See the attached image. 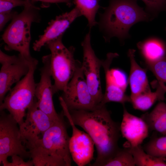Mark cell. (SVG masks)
<instances>
[{
    "instance_id": "cell-12",
    "label": "cell",
    "mask_w": 166,
    "mask_h": 166,
    "mask_svg": "<svg viewBox=\"0 0 166 166\" xmlns=\"http://www.w3.org/2000/svg\"><path fill=\"white\" fill-rule=\"evenodd\" d=\"M26 117L19 127L24 144L29 150L56 120L51 118L39 109L36 98L34 103L27 109Z\"/></svg>"
},
{
    "instance_id": "cell-30",
    "label": "cell",
    "mask_w": 166,
    "mask_h": 166,
    "mask_svg": "<svg viewBox=\"0 0 166 166\" xmlns=\"http://www.w3.org/2000/svg\"><path fill=\"white\" fill-rule=\"evenodd\" d=\"M32 1H38L44 2L51 3H65L68 6H71L73 0H28Z\"/></svg>"
},
{
    "instance_id": "cell-6",
    "label": "cell",
    "mask_w": 166,
    "mask_h": 166,
    "mask_svg": "<svg viewBox=\"0 0 166 166\" xmlns=\"http://www.w3.org/2000/svg\"><path fill=\"white\" fill-rule=\"evenodd\" d=\"M63 34L47 42L45 45L49 49L51 76L54 80V94L65 90L80 62L74 58L75 48H67L62 39Z\"/></svg>"
},
{
    "instance_id": "cell-9",
    "label": "cell",
    "mask_w": 166,
    "mask_h": 166,
    "mask_svg": "<svg viewBox=\"0 0 166 166\" xmlns=\"http://www.w3.org/2000/svg\"><path fill=\"white\" fill-rule=\"evenodd\" d=\"M59 100L64 116L68 119L72 128V135L69 141L72 158L78 166H85L90 163L93 158L94 142L87 133L76 127L61 97H59Z\"/></svg>"
},
{
    "instance_id": "cell-18",
    "label": "cell",
    "mask_w": 166,
    "mask_h": 166,
    "mask_svg": "<svg viewBox=\"0 0 166 166\" xmlns=\"http://www.w3.org/2000/svg\"><path fill=\"white\" fill-rule=\"evenodd\" d=\"M141 117L146 122L149 129L166 135V104L159 102L150 112L143 114Z\"/></svg>"
},
{
    "instance_id": "cell-19",
    "label": "cell",
    "mask_w": 166,
    "mask_h": 166,
    "mask_svg": "<svg viewBox=\"0 0 166 166\" xmlns=\"http://www.w3.org/2000/svg\"><path fill=\"white\" fill-rule=\"evenodd\" d=\"M166 92L165 85L159 83L155 92H152L150 90L142 93L131 98V102L135 109L145 111L150 108L157 101L165 100Z\"/></svg>"
},
{
    "instance_id": "cell-31",
    "label": "cell",
    "mask_w": 166,
    "mask_h": 166,
    "mask_svg": "<svg viewBox=\"0 0 166 166\" xmlns=\"http://www.w3.org/2000/svg\"></svg>"
},
{
    "instance_id": "cell-16",
    "label": "cell",
    "mask_w": 166,
    "mask_h": 166,
    "mask_svg": "<svg viewBox=\"0 0 166 166\" xmlns=\"http://www.w3.org/2000/svg\"><path fill=\"white\" fill-rule=\"evenodd\" d=\"M135 51L134 49H130L128 53L130 62L128 83L131 91V99L150 90L146 74L147 69L141 68L136 62Z\"/></svg>"
},
{
    "instance_id": "cell-8",
    "label": "cell",
    "mask_w": 166,
    "mask_h": 166,
    "mask_svg": "<svg viewBox=\"0 0 166 166\" xmlns=\"http://www.w3.org/2000/svg\"><path fill=\"white\" fill-rule=\"evenodd\" d=\"M61 96L69 110L91 111L98 106L89 91L81 62Z\"/></svg>"
},
{
    "instance_id": "cell-26",
    "label": "cell",
    "mask_w": 166,
    "mask_h": 166,
    "mask_svg": "<svg viewBox=\"0 0 166 166\" xmlns=\"http://www.w3.org/2000/svg\"><path fill=\"white\" fill-rule=\"evenodd\" d=\"M145 4L146 12L155 15L166 11V0H141Z\"/></svg>"
},
{
    "instance_id": "cell-2",
    "label": "cell",
    "mask_w": 166,
    "mask_h": 166,
    "mask_svg": "<svg viewBox=\"0 0 166 166\" xmlns=\"http://www.w3.org/2000/svg\"><path fill=\"white\" fill-rule=\"evenodd\" d=\"M62 111L59 118L29 150L35 166H70V139Z\"/></svg>"
},
{
    "instance_id": "cell-25",
    "label": "cell",
    "mask_w": 166,
    "mask_h": 166,
    "mask_svg": "<svg viewBox=\"0 0 166 166\" xmlns=\"http://www.w3.org/2000/svg\"><path fill=\"white\" fill-rule=\"evenodd\" d=\"M146 64L147 68L154 74L159 83L166 87V56L155 62Z\"/></svg>"
},
{
    "instance_id": "cell-24",
    "label": "cell",
    "mask_w": 166,
    "mask_h": 166,
    "mask_svg": "<svg viewBox=\"0 0 166 166\" xmlns=\"http://www.w3.org/2000/svg\"><path fill=\"white\" fill-rule=\"evenodd\" d=\"M133 156L126 148H120L115 155L105 166H134Z\"/></svg>"
},
{
    "instance_id": "cell-27",
    "label": "cell",
    "mask_w": 166,
    "mask_h": 166,
    "mask_svg": "<svg viewBox=\"0 0 166 166\" xmlns=\"http://www.w3.org/2000/svg\"><path fill=\"white\" fill-rule=\"evenodd\" d=\"M32 2L28 0H0V13L12 10L17 6L24 7Z\"/></svg>"
},
{
    "instance_id": "cell-14",
    "label": "cell",
    "mask_w": 166,
    "mask_h": 166,
    "mask_svg": "<svg viewBox=\"0 0 166 166\" xmlns=\"http://www.w3.org/2000/svg\"><path fill=\"white\" fill-rule=\"evenodd\" d=\"M81 16L79 10L75 7L69 12L57 16L54 19L49 23L43 34L40 35L38 40L33 43L34 50L40 51L47 42L63 35L73 21Z\"/></svg>"
},
{
    "instance_id": "cell-22",
    "label": "cell",
    "mask_w": 166,
    "mask_h": 166,
    "mask_svg": "<svg viewBox=\"0 0 166 166\" xmlns=\"http://www.w3.org/2000/svg\"><path fill=\"white\" fill-rule=\"evenodd\" d=\"M99 0H73L82 15L87 18L90 28L97 24L95 16L99 8Z\"/></svg>"
},
{
    "instance_id": "cell-29",
    "label": "cell",
    "mask_w": 166,
    "mask_h": 166,
    "mask_svg": "<svg viewBox=\"0 0 166 166\" xmlns=\"http://www.w3.org/2000/svg\"><path fill=\"white\" fill-rule=\"evenodd\" d=\"M24 159L21 156L15 155L11 156V162H10L9 166H33L34 163L32 160L25 161Z\"/></svg>"
},
{
    "instance_id": "cell-15",
    "label": "cell",
    "mask_w": 166,
    "mask_h": 166,
    "mask_svg": "<svg viewBox=\"0 0 166 166\" xmlns=\"http://www.w3.org/2000/svg\"><path fill=\"white\" fill-rule=\"evenodd\" d=\"M120 127L121 133L128 141V147L141 145L148 135L149 129L144 121L129 113L124 105Z\"/></svg>"
},
{
    "instance_id": "cell-17",
    "label": "cell",
    "mask_w": 166,
    "mask_h": 166,
    "mask_svg": "<svg viewBox=\"0 0 166 166\" xmlns=\"http://www.w3.org/2000/svg\"><path fill=\"white\" fill-rule=\"evenodd\" d=\"M137 46L145 59L146 64L155 62L165 56L166 45L159 38H148L138 42Z\"/></svg>"
},
{
    "instance_id": "cell-4",
    "label": "cell",
    "mask_w": 166,
    "mask_h": 166,
    "mask_svg": "<svg viewBox=\"0 0 166 166\" xmlns=\"http://www.w3.org/2000/svg\"><path fill=\"white\" fill-rule=\"evenodd\" d=\"M24 7L22 11L12 19L2 35V38L6 44V50L17 51L30 62L35 59L31 56L30 52V28L32 23L40 21V9L33 2Z\"/></svg>"
},
{
    "instance_id": "cell-5",
    "label": "cell",
    "mask_w": 166,
    "mask_h": 166,
    "mask_svg": "<svg viewBox=\"0 0 166 166\" xmlns=\"http://www.w3.org/2000/svg\"><path fill=\"white\" fill-rule=\"evenodd\" d=\"M38 64L36 59L30 62L28 73L16 83L0 104V111L8 110L19 126L24 121L26 110L33 104L35 99L36 83L34 75Z\"/></svg>"
},
{
    "instance_id": "cell-20",
    "label": "cell",
    "mask_w": 166,
    "mask_h": 166,
    "mask_svg": "<svg viewBox=\"0 0 166 166\" xmlns=\"http://www.w3.org/2000/svg\"><path fill=\"white\" fill-rule=\"evenodd\" d=\"M126 148L132 155L137 166H166L165 158L158 157L146 152L141 145Z\"/></svg>"
},
{
    "instance_id": "cell-1",
    "label": "cell",
    "mask_w": 166,
    "mask_h": 166,
    "mask_svg": "<svg viewBox=\"0 0 166 166\" xmlns=\"http://www.w3.org/2000/svg\"><path fill=\"white\" fill-rule=\"evenodd\" d=\"M69 111L74 124L89 135L96 146L97 157L90 165L105 166L120 148L118 143L121 133L120 124L113 120L105 105L91 111Z\"/></svg>"
},
{
    "instance_id": "cell-11",
    "label": "cell",
    "mask_w": 166,
    "mask_h": 166,
    "mask_svg": "<svg viewBox=\"0 0 166 166\" xmlns=\"http://www.w3.org/2000/svg\"><path fill=\"white\" fill-rule=\"evenodd\" d=\"M31 62V61H30ZM29 62L19 53L9 55L0 50V104L12 85L25 76L29 70Z\"/></svg>"
},
{
    "instance_id": "cell-10",
    "label": "cell",
    "mask_w": 166,
    "mask_h": 166,
    "mask_svg": "<svg viewBox=\"0 0 166 166\" xmlns=\"http://www.w3.org/2000/svg\"><path fill=\"white\" fill-rule=\"evenodd\" d=\"M81 44L83 50L82 70L90 94L96 104L99 105L104 94L100 76L102 60L97 57L92 47L90 32L86 34Z\"/></svg>"
},
{
    "instance_id": "cell-3",
    "label": "cell",
    "mask_w": 166,
    "mask_h": 166,
    "mask_svg": "<svg viewBox=\"0 0 166 166\" xmlns=\"http://www.w3.org/2000/svg\"><path fill=\"white\" fill-rule=\"evenodd\" d=\"M137 1L110 0L99 23L100 28L106 35L105 41L113 37L123 40L129 37V30L133 25L149 20L150 15L138 5Z\"/></svg>"
},
{
    "instance_id": "cell-21",
    "label": "cell",
    "mask_w": 166,
    "mask_h": 166,
    "mask_svg": "<svg viewBox=\"0 0 166 166\" xmlns=\"http://www.w3.org/2000/svg\"><path fill=\"white\" fill-rule=\"evenodd\" d=\"M125 91L109 80H106V89L99 106L105 105L110 102L120 103L123 105L127 102H130V96L126 95Z\"/></svg>"
},
{
    "instance_id": "cell-7",
    "label": "cell",
    "mask_w": 166,
    "mask_h": 166,
    "mask_svg": "<svg viewBox=\"0 0 166 166\" xmlns=\"http://www.w3.org/2000/svg\"><path fill=\"white\" fill-rule=\"evenodd\" d=\"M18 125L10 114L6 113L4 110L0 111V164L3 166H9V156L17 155L23 159L31 158Z\"/></svg>"
},
{
    "instance_id": "cell-28",
    "label": "cell",
    "mask_w": 166,
    "mask_h": 166,
    "mask_svg": "<svg viewBox=\"0 0 166 166\" xmlns=\"http://www.w3.org/2000/svg\"><path fill=\"white\" fill-rule=\"evenodd\" d=\"M18 13L12 10L0 13V30L2 31L6 23L17 14Z\"/></svg>"
},
{
    "instance_id": "cell-13",
    "label": "cell",
    "mask_w": 166,
    "mask_h": 166,
    "mask_svg": "<svg viewBox=\"0 0 166 166\" xmlns=\"http://www.w3.org/2000/svg\"><path fill=\"white\" fill-rule=\"evenodd\" d=\"M42 60L43 65L40 69V79L36 84L35 97L39 109L55 120L60 114L56 112L53 99L54 93L51 80L49 54L43 56Z\"/></svg>"
},
{
    "instance_id": "cell-23",
    "label": "cell",
    "mask_w": 166,
    "mask_h": 166,
    "mask_svg": "<svg viewBox=\"0 0 166 166\" xmlns=\"http://www.w3.org/2000/svg\"><path fill=\"white\" fill-rule=\"evenodd\" d=\"M143 148L146 152L152 155L166 157V135L152 138Z\"/></svg>"
}]
</instances>
